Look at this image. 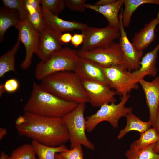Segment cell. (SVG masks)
Here are the masks:
<instances>
[{
  "mask_svg": "<svg viewBox=\"0 0 159 159\" xmlns=\"http://www.w3.org/2000/svg\"><path fill=\"white\" fill-rule=\"evenodd\" d=\"M26 120L16 126L20 136L31 138L42 145L59 146L69 140V133L62 118H50L24 113Z\"/></svg>",
  "mask_w": 159,
  "mask_h": 159,
  "instance_id": "obj_1",
  "label": "cell"
},
{
  "mask_svg": "<svg viewBox=\"0 0 159 159\" xmlns=\"http://www.w3.org/2000/svg\"><path fill=\"white\" fill-rule=\"evenodd\" d=\"M79 104L62 99L33 81L30 96L23 107L24 113L50 118H63Z\"/></svg>",
  "mask_w": 159,
  "mask_h": 159,
  "instance_id": "obj_2",
  "label": "cell"
},
{
  "mask_svg": "<svg viewBox=\"0 0 159 159\" xmlns=\"http://www.w3.org/2000/svg\"><path fill=\"white\" fill-rule=\"evenodd\" d=\"M40 81L43 89L62 99L78 104L89 102L82 80L75 72L54 73Z\"/></svg>",
  "mask_w": 159,
  "mask_h": 159,
  "instance_id": "obj_3",
  "label": "cell"
},
{
  "mask_svg": "<svg viewBox=\"0 0 159 159\" xmlns=\"http://www.w3.org/2000/svg\"><path fill=\"white\" fill-rule=\"evenodd\" d=\"M80 57L78 51L68 47L62 48L53 53L45 62L40 61L37 65L35 71L36 79L41 80L54 73L75 71Z\"/></svg>",
  "mask_w": 159,
  "mask_h": 159,
  "instance_id": "obj_4",
  "label": "cell"
},
{
  "mask_svg": "<svg viewBox=\"0 0 159 159\" xmlns=\"http://www.w3.org/2000/svg\"><path fill=\"white\" fill-rule=\"evenodd\" d=\"M130 97L129 94L121 97L120 101L118 104L113 102L104 104L95 113L87 116L86 130L88 132H92L98 124L103 121L109 122L114 129L117 128L120 119L132 112V107L125 106Z\"/></svg>",
  "mask_w": 159,
  "mask_h": 159,
  "instance_id": "obj_5",
  "label": "cell"
},
{
  "mask_svg": "<svg viewBox=\"0 0 159 159\" xmlns=\"http://www.w3.org/2000/svg\"><path fill=\"white\" fill-rule=\"evenodd\" d=\"M85 103L79 104L74 110L62 118L68 131L70 149L78 145L92 150L95 149L94 145L89 140L85 133Z\"/></svg>",
  "mask_w": 159,
  "mask_h": 159,
  "instance_id": "obj_6",
  "label": "cell"
},
{
  "mask_svg": "<svg viewBox=\"0 0 159 159\" xmlns=\"http://www.w3.org/2000/svg\"><path fill=\"white\" fill-rule=\"evenodd\" d=\"M82 32L84 39L79 50L81 51L108 46L119 38L120 33V28L109 25L100 28L88 26Z\"/></svg>",
  "mask_w": 159,
  "mask_h": 159,
  "instance_id": "obj_7",
  "label": "cell"
},
{
  "mask_svg": "<svg viewBox=\"0 0 159 159\" xmlns=\"http://www.w3.org/2000/svg\"><path fill=\"white\" fill-rule=\"evenodd\" d=\"M78 53L80 57L91 60L102 67L116 65L125 66L119 42H114L108 46L89 51L79 50Z\"/></svg>",
  "mask_w": 159,
  "mask_h": 159,
  "instance_id": "obj_8",
  "label": "cell"
},
{
  "mask_svg": "<svg viewBox=\"0 0 159 159\" xmlns=\"http://www.w3.org/2000/svg\"><path fill=\"white\" fill-rule=\"evenodd\" d=\"M102 68L110 82V88H114L117 94L121 97L138 88V83L130 77L125 66L116 65Z\"/></svg>",
  "mask_w": 159,
  "mask_h": 159,
  "instance_id": "obj_9",
  "label": "cell"
},
{
  "mask_svg": "<svg viewBox=\"0 0 159 159\" xmlns=\"http://www.w3.org/2000/svg\"><path fill=\"white\" fill-rule=\"evenodd\" d=\"M19 31L18 40L24 45L26 56L20 67L26 70L30 66L33 54L37 52L39 43V34L26 19L21 22L17 29Z\"/></svg>",
  "mask_w": 159,
  "mask_h": 159,
  "instance_id": "obj_10",
  "label": "cell"
},
{
  "mask_svg": "<svg viewBox=\"0 0 159 159\" xmlns=\"http://www.w3.org/2000/svg\"><path fill=\"white\" fill-rule=\"evenodd\" d=\"M83 86L88 97L89 102L94 107L115 103V91L108 86L100 82L87 80H82Z\"/></svg>",
  "mask_w": 159,
  "mask_h": 159,
  "instance_id": "obj_11",
  "label": "cell"
},
{
  "mask_svg": "<svg viewBox=\"0 0 159 159\" xmlns=\"http://www.w3.org/2000/svg\"><path fill=\"white\" fill-rule=\"evenodd\" d=\"M120 36L119 43L123 54L125 66L127 70L132 72L140 67V62L143 52L137 50L129 40L122 22L121 13L119 15Z\"/></svg>",
  "mask_w": 159,
  "mask_h": 159,
  "instance_id": "obj_12",
  "label": "cell"
},
{
  "mask_svg": "<svg viewBox=\"0 0 159 159\" xmlns=\"http://www.w3.org/2000/svg\"><path fill=\"white\" fill-rule=\"evenodd\" d=\"M39 33V43L36 54L41 61L45 62L53 53L62 48L60 37L62 33L48 28Z\"/></svg>",
  "mask_w": 159,
  "mask_h": 159,
  "instance_id": "obj_13",
  "label": "cell"
},
{
  "mask_svg": "<svg viewBox=\"0 0 159 159\" xmlns=\"http://www.w3.org/2000/svg\"><path fill=\"white\" fill-rule=\"evenodd\" d=\"M74 72L82 80H87L100 82L110 88V82L102 67L91 60L80 57L77 67Z\"/></svg>",
  "mask_w": 159,
  "mask_h": 159,
  "instance_id": "obj_14",
  "label": "cell"
},
{
  "mask_svg": "<svg viewBox=\"0 0 159 159\" xmlns=\"http://www.w3.org/2000/svg\"><path fill=\"white\" fill-rule=\"evenodd\" d=\"M139 83L144 93L146 102L149 112V121L153 127L155 125L156 112L159 105V76L150 82L144 79Z\"/></svg>",
  "mask_w": 159,
  "mask_h": 159,
  "instance_id": "obj_15",
  "label": "cell"
},
{
  "mask_svg": "<svg viewBox=\"0 0 159 159\" xmlns=\"http://www.w3.org/2000/svg\"><path fill=\"white\" fill-rule=\"evenodd\" d=\"M42 15L47 28L62 33L74 30H79L82 32L88 26L87 24L81 22L63 20L42 7Z\"/></svg>",
  "mask_w": 159,
  "mask_h": 159,
  "instance_id": "obj_16",
  "label": "cell"
},
{
  "mask_svg": "<svg viewBox=\"0 0 159 159\" xmlns=\"http://www.w3.org/2000/svg\"><path fill=\"white\" fill-rule=\"evenodd\" d=\"M159 50V43L152 50L145 54L142 58L140 67L137 70L129 74L133 80L138 83L139 81L146 76H155L157 72L156 60Z\"/></svg>",
  "mask_w": 159,
  "mask_h": 159,
  "instance_id": "obj_17",
  "label": "cell"
},
{
  "mask_svg": "<svg viewBox=\"0 0 159 159\" xmlns=\"http://www.w3.org/2000/svg\"><path fill=\"white\" fill-rule=\"evenodd\" d=\"M158 21L156 18L145 25L139 32L134 34L132 43L138 51L143 52L156 38L155 28Z\"/></svg>",
  "mask_w": 159,
  "mask_h": 159,
  "instance_id": "obj_18",
  "label": "cell"
},
{
  "mask_svg": "<svg viewBox=\"0 0 159 159\" xmlns=\"http://www.w3.org/2000/svg\"><path fill=\"white\" fill-rule=\"evenodd\" d=\"M123 5V0H115L110 4L100 6L86 4L85 7L102 14L108 21V25L120 28L119 12Z\"/></svg>",
  "mask_w": 159,
  "mask_h": 159,
  "instance_id": "obj_19",
  "label": "cell"
},
{
  "mask_svg": "<svg viewBox=\"0 0 159 159\" xmlns=\"http://www.w3.org/2000/svg\"><path fill=\"white\" fill-rule=\"evenodd\" d=\"M26 19L33 27L39 33L47 27L42 15L41 0H24Z\"/></svg>",
  "mask_w": 159,
  "mask_h": 159,
  "instance_id": "obj_20",
  "label": "cell"
},
{
  "mask_svg": "<svg viewBox=\"0 0 159 159\" xmlns=\"http://www.w3.org/2000/svg\"><path fill=\"white\" fill-rule=\"evenodd\" d=\"M21 22L18 11L5 7H0V41L2 42L7 29L11 26L17 29Z\"/></svg>",
  "mask_w": 159,
  "mask_h": 159,
  "instance_id": "obj_21",
  "label": "cell"
},
{
  "mask_svg": "<svg viewBox=\"0 0 159 159\" xmlns=\"http://www.w3.org/2000/svg\"><path fill=\"white\" fill-rule=\"evenodd\" d=\"M125 117L126 125L124 128L120 131L117 136L118 139L122 138L130 131H136L141 133L152 126V124L150 122L142 120L132 112L128 114Z\"/></svg>",
  "mask_w": 159,
  "mask_h": 159,
  "instance_id": "obj_22",
  "label": "cell"
},
{
  "mask_svg": "<svg viewBox=\"0 0 159 159\" xmlns=\"http://www.w3.org/2000/svg\"><path fill=\"white\" fill-rule=\"evenodd\" d=\"M123 2L124 9L121 13L125 28L129 26L133 14L140 6L148 4L159 5V0H123Z\"/></svg>",
  "mask_w": 159,
  "mask_h": 159,
  "instance_id": "obj_23",
  "label": "cell"
},
{
  "mask_svg": "<svg viewBox=\"0 0 159 159\" xmlns=\"http://www.w3.org/2000/svg\"><path fill=\"white\" fill-rule=\"evenodd\" d=\"M20 42L17 40L12 48L0 57V78L7 73L12 71L16 73L15 66L16 54L20 47Z\"/></svg>",
  "mask_w": 159,
  "mask_h": 159,
  "instance_id": "obj_24",
  "label": "cell"
},
{
  "mask_svg": "<svg viewBox=\"0 0 159 159\" xmlns=\"http://www.w3.org/2000/svg\"><path fill=\"white\" fill-rule=\"evenodd\" d=\"M159 140V135L154 127H151L140 133V138L133 141L130 145L129 149L137 151L156 143Z\"/></svg>",
  "mask_w": 159,
  "mask_h": 159,
  "instance_id": "obj_25",
  "label": "cell"
},
{
  "mask_svg": "<svg viewBox=\"0 0 159 159\" xmlns=\"http://www.w3.org/2000/svg\"><path fill=\"white\" fill-rule=\"evenodd\" d=\"M31 144L39 159H54L56 153H60L68 149L64 144L50 147L42 145L34 140L32 141Z\"/></svg>",
  "mask_w": 159,
  "mask_h": 159,
  "instance_id": "obj_26",
  "label": "cell"
},
{
  "mask_svg": "<svg viewBox=\"0 0 159 159\" xmlns=\"http://www.w3.org/2000/svg\"><path fill=\"white\" fill-rule=\"evenodd\" d=\"M155 144L137 151L128 150L125 154L126 159H159V153H156L154 150Z\"/></svg>",
  "mask_w": 159,
  "mask_h": 159,
  "instance_id": "obj_27",
  "label": "cell"
},
{
  "mask_svg": "<svg viewBox=\"0 0 159 159\" xmlns=\"http://www.w3.org/2000/svg\"><path fill=\"white\" fill-rule=\"evenodd\" d=\"M36 155L31 144H25L14 150L7 159H33Z\"/></svg>",
  "mask_w": 159,
  "mask_h": 159,
  "instance_id": "obj_28",
  "label": "cell"
},
{
  "mask_svg": "<svg viewBox=\"0 0 159 159\" xmlns=\"http://www.w3.org/2000/svg\"><path fill=\"white\" fill-rule=\"evenodd\" d=\"M41 4L42 8L57 16L62 12L65 7L64 0H41Z\"/></svg>",
  "mask_w": 159,
  "mask_h": 159,
  "instance_id": "obj_29",
  "label": "cell"
},
{
  "mask_svg": "<svg viewBox=\"0 0 159 159\" xmlns=\"http://www.w3.org/2000/svg\"><path fill=\"white\" fill-rule=\"evenodd\" d=\"M1 1L4 7L18 11L21 21L26 19L24 0H2Z\"/></svg>",
  "mask_w": 159,
  "mask_h": 159,
  "instance_id": "obj_30",
  "label": "cell"
},
{
  "mask_svg": "<svg viewBox=\"0 0 159 159\" xmlns=\"http://www.w3.org/2000/svg\"><path fill=\"white\" fill-rule=\"evenodd\" d=\"M59 153L65 159H84L81 145H77L70 150L68 149Z\"/></svg>",
  "mask_w": 159,
  "mask_h": 159,
  "instance_id": "obj_31",
  "label": "cell"
},
{
  "mask_svg": "<svg viewBox=\"0 0 159 159\" xmlns=\"http://www.w3.org/2000/svg\"><path fill=\"white\" fill-rule=\"evenodd\" d=\"M65 7L72 10L80 12L85 11L86 0H65Z\"/></svg>",
  "mask_w": 159,
  "mask_h": 159,
  "instance_id": "obj_32",
  "label": "cell"
},
{
  "mask_svg": "<svg viewBox=\"0 0 159 159\" xmlns=\"http://www.w3.org/2000/svg\"><path fill=\"white\" fill-rule=\"evenodd\" d=\"M4 86L6 92L11 93L18 90L19 87V83L17 79L11 78L5 82L4 84Z\"/></svg>",
  "mask_w": 159,
  "mask_h": 159,
  "instance_id": "obj_33",
  "label": "cell"
},
{
  "mask_svg": "<svg viewBox=\"0 0 159 159\" xmlns=\"http://www.w3.org/2000/svg\"><path fill=\"white\" fill-rule=\"evenodd\" d=\"M84 39V36L82 33L74 34L72 36L71 40L72 44L74 47H77L83 44Z\"/></svg>",
  "mask_w": 159,
  "mask_h": 159,
  "instance_id": "obj_34",
  "label": "cell"
},
{
  "mask_svg": "<svg viewBox=\"0 0 159 159\" xmlns=\"http://www.w3.org/2000/svg\"><path fill=\"white\" fill-rule=\"evenodd\" d=\"M72 35L69 33L62 34L60 37V40L62 44H67L71 42Z\"/></svg>",
  "mask_w": 159,
  "mask_h": 159,
  "instance_id": "obj_35",
  "label": "cell"
},
{
  "mask_svg": "<svg viewBox=\"0 0 159 159\" xmlns=\"http://www.w3.org/2000/svg\"><path fill=\"white\" fill-rule=\"evenodd\" d=\"M153 127L159 135V105L156 112L155 122Z\"/></svg>",
  "mask_w": 159,
  "mask_h": 159,
  "instance_id": "obj_36",
  "label": "cell"
},
{
  "mask_svg": "<svg viewBox=\"0 0 159 159\" xmlns=\"http://www.w3.org/2000/svg\"><path fill=\"white\" fill-rule=\"evenodd\" d=\"M115 0H100L96 2L94 5L97 6H103L110 4Z\"/></svg>",
  "mask_w": 159,
  "mask_h": 159,
  "instance_id": "obj_37",
  "label": "cell"
},
{
  "mask_svg": "<svg viewBox=\"0 0 159 159\" xmlns=\"http://www.w3.org/2000/svg\"><path fill=\"white\" fill-rule=\"evenodd\" d=\"M26 120V117L24 115L19 116L15 120L16 126H19L23 124L25 122Z\"/></svg>",
  "mask_w": 159,
  "mask_h": 159,
  "instance_id": "obj_38",
  "label": "cell"
},
{
  "mask_svg": "<svg viewBox=\"0 0 159 159\" xmlns=\"http://www.w3.org/2000/svg\"><path fill=\"white\" fill-rule=\"evenodd\" d=\"M7 134L6 129L5 128L1 127L0 128V140H1Z\"/></svg>",
  "mask_w": 159,
  "mask_h": 159,
  "instance_id": "obj_39",
  "label": "cell"
},
{
  "mask_svg": "<svg viewBox=\"0 0 159 159\" xmlns=\"http://www.w3.org/2000/svg\"><path fill=\"white\" fill-rule=\"evenodd\" d=\"M153 149L155 152L159 153V140L155 144Z\"/></svg>",
  "mask_w": 159,
  "mask_h": 159,
  "instance_id": "obj_40",
  "label": "cell"
},
{
  "mask_svg": "<svg viewBox=\"0 0 159 159\" xmlns=\"http://www.w3.org/2000/svg\"><path fill=\"white\" fill-rule=\"evenodd\" d=\"M6 92L5 89L4 84H1L0 85V96H1L2 94Z\"/></svg>",
  "mask_w": 159,
  "mask_h": 159,
  "instance_id": "obj_41",
  "label": "cell"
},
{
  "mask_svg": "<svg viewBox=\"0 0 159 159\" xmlns=\"http://www.w3.org/2000/svg\"><path fill=\"white\" fill-rule=\"evenodd\" d=\"M9 156L4 151H2L0 157V159H7Z\"/></svg>",
  "mask_w": 159,
  "mask_h": 159,
  "instance_id": "obj_42",
  "label": "cell"
},
{
  "mask_svg": "<svg viewBox=\"0 0 159 159\" xmlns=\"http://www.w3.org/2000/svg\"><path fill=\"white\" fill-rule=\"evenodd\" d=\"M54 159H65L59 153H57L56 154Z\"/></svg>",
  "mask_w": 159,
  "mask_h": 159,
  "instance_id": "obj_43",
  "label": "cell"
},
{
  "mask_svg": "<svg viewBox=\"0 0 159 159\" xmlns=\"http://www.w3.org/2000/svg\"><path fill=\"white\" fill-rule=\"evenodd\" d=\"M158 21V24H159V11L158 13L157 17H156Z\"/></svg>",
  "mask_w": 159,
  "mask_h": 159,
  "instance_id": "obj_44",
  "label": "cell"
},
{
  "mask_svg": "<svg viewBox=\"0 0 159 159\" xmlns=\"http://www.w3.org/2000/svg\"><path fill=\"white\" fill-rule=\"evenodd\" d=\"M159 31V26L158 28L155 31Z\"/></svg>",
  "mask_w": 159,
  "mask_h": 159,
  "instance_id": "obj_45",
  "label": "cell"
},
{
  "mask_svg": "<svg viewBox=\"0 0 159 159\" xmlns=\"http://www.w3.org/2000/svg\"><path fill=\"white\" fill-rule=\"evenodd\" d=\"M33 159H39L38 158H37L36 157L34 158Z\"/></svg>",
  "mask_w": 159,
  "mask_h": 159,
  "instance_id": "obj_46",
  "label": "cell"
}]
</instances>
